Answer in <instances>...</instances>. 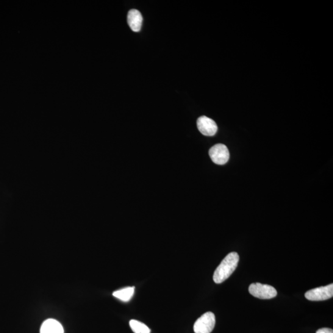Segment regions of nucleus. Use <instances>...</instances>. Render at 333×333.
<instances>
[{"mask_svg":"<svg viewBox=\"0 0 333 333\" xmlns=\"http://www.w3.org/2000/svg\"><path fill=\"white\" fill-rule=\"evenodd\" d=\"M210 159L218 165H224L230 158V152L227 147L223 144H217L209 150Z\"/></svg>","mask_w":333,"mask_h":333,"instance_id":"obj_5","label":"nucleus"},{"mask_svg":"<svg viewBox=\"0 0 333 333\" xmlns=\"http://www.w3.org/2000/svg\"><path fill=\"white\" fill-rule=\"evenodd\" d=\"M214 313L208 312L199 317L194 324V331L195 333H210L215 325Z\"/></svg>","mask_w":333,"mask_h":333,"instance_id":"obj_3","label":"nucleus"},{"mask_svg":"<svg viewBox=\"0 0 333 333\" xmlns=\"http://www.w3.org/2000/svg\"><path fill=\"white\" fill-rule=\"evenodd\" d=\"M333 296V285L316 288L308 291L305 294V298L311 301H321L331 299Z\"/></svg>","mask_w":333,"mask_h":333,"instance_id":"obj_4","label":"nucleus"},{"mask_svg":"<svg viewBox=\"0 0 333 333\" xmlns=\"http://www.w3.org/2000/svg\"><path fill=\"white\" fill-rule=\"evenodd\" d=\"M134 292L135 287H128L116 291L113 293V296L122 301L129 302L132 298Z\"/></svg>","mask_w":333,"mask_h":333,"instance_id":"obj_9","label":"nucleus"},{"mask_svg":"<svg viewBox=\"0 0 333 333\" xmlns=\"http://www.w3.org/2000/svg\"><path fill=\"white\" fill-rule=\"evenodd\" d=\"M249 291L252 296L261 299H270L277 296L275 288L260 283H252L249 286Z\"/></svg>","mask_w":333,"mask_h":333,"instance_id":"obj_2","label":"nucleus"},{"mask_svg":"<svg viewBox=\"0 0 333 333\" xmlns=\"http://www.w3.org/2000/svg\"><path fill=\"white\" fill-rule=\"evenodd\" d=\"M127 22L132 31L138 32L140 31L142 26V15L138 10H131L128 13Z\"/></svg>","mask_w":333,"mask_h":333,"instance_id":"obj_7","label":"nucleus"},{"mask_svg":"<svg viewBox=\"0 0 333 333\" xmlns=\"http://www.w3.org/2000/svg\"><path fill=\"white\" fill-rule=\"evenodd\" d=\"M197 126L202 135L212 137L217 132L218 127L215 121L206 116H201L197 121Z\"/></svg>","mask_w":333,"mask_h":333,"instance_id":"obj_6","label":"nucleus"},{"mask_svg":"<svg viewBox=\"0 0 333 333\" xmlns=\"http://www.w3.org/2000/svg\"><path fill=\"white\" fill-rule=\"evenodd\" d=\"M316 333H333V331L332 329L327 328V327H324V328L318 329Z\"/></svg>","mask_w":333,"mask_h":333,"instance_id":"obj_11","label":"nucleus"},{"mask_svg":"<svg viewBox=\"0 0 333 333\" xmlns=\"http://www.w3.org/2000/svg\"><path fill=\"white\" fill-rule=\"evenodd\" d=\"M129 324L134 333H151V329L148 326L138 320H131L129 322Z\"/></svg>","mask_w":333,"mask_h":333,"instance_id":"obj_10","label":"nucleus"},{"mask_svg":"<svg viewBox=\"0 0 333 333\" xmlns=\"http://www.w3.org/2000/svg\"><path fill=\"white\" fill-rule=\"evenodd\" d=\"M40 333H65L64 327L59 321L54 319H47L41 324Z\"/></svg>","mask_w":333,"mask_h":333,"instance_id":"obj_8","label":"nucleus"},{"mask_svg":"<svg viewBox=\"0 0 333 333\" xmlns=\"http://www.w3.org/2000/svg\"><path fill=\"white\" fill-rule=\"evenodd\" d=\"M239 260H240V257L237 252H230L221 261L220 264L216 268L214 273H213V281L216 284H220L229 279L237 268Z\"/></svg>","mask_w":333,"mask_h":333,"instance_id":"obj_1","label":"nucleus"}]
</instances>
